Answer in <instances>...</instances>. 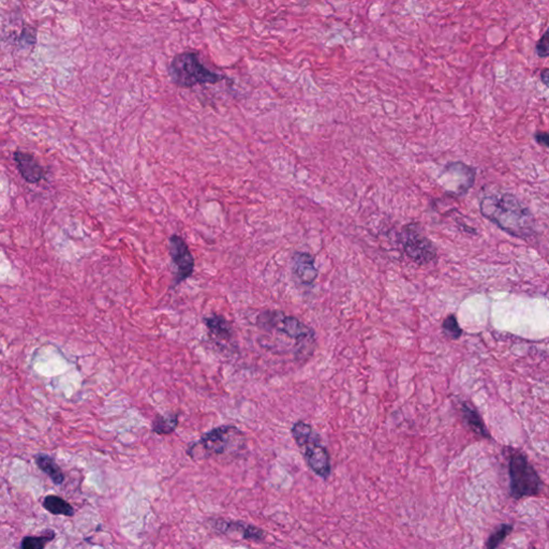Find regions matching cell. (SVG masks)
I'll return each instance as SVG.
<instances>
[{
  "instance_id": "1",
  "label": "cell",
  "mask_w": 549,
  "mask_h": 549,
  "mask_svg": "<svg viewBox=\"0 0 549 549\" xmlns=\"http://www.w3.org/2000/svg\"><path fill=\"white\" fill-rule=\"evenodd\" d=\"M484 218L511 236L527 239L536 234V218L528 206L511 192L484 195L480 201Z\"/></svg>"
},
{
  "instance_id": "2",
  "label": "cell",
  "mask_w": 549,
  "mask_h": 549,
  "mask_svg": "<svg viewBox=\"0 0 549 549\" xmlns=\"http://www.w3.org/2000/svg\"><path fill=\"white\" fill-rule=\"evenodd\" d=\"M169 76L174 85L191 88L205 84H217L226 76L205 67L197 52H181L176 54L168 68Z\"/></svg>"
},
{
  "instance_id": "3",
  "label": "cell",
  "mask_w": 549,
  "mask_h": 549,
  "mask_svg": "<svg viewBox=\"0 0 549 549\" xmlns=\"http://www.w3.org/2000/svg\"><path fill=\"white\" fill-rule=\"evenodd\" d=\"M509 493L515 500L538 496L542 490L540 476L521 452L513 451L509 455Z\"/></svg>"
},
{
  "instance_id": "4",
  "label": "cell",
  "mask_w": 549,
  "mask_h": 549,
  "mask_svg": "<svg viewBox=\"0 0 549 549\" xmlns=\"http://www.w3.org/2000/svg\"><path fill=\"white\" fill-rule=\"evenodd\" d=\"M257 325L265 332L282 334L298 344L309 346L315 340L313 328L284 311L266 310L258 315Z\"/></svg>"
},
{
  "instance_id": "5",
  "label": "cell",
  "mask_w": 549,
  "mask_h": 549,
  "mask_svg": "<svg viewBox=\"0 0 549 549\" xmlns=\"http://www.w3.org/2000/svg\"><path fill=\"white\" fill-rule=\"evenodd\" d=\"M243 440V435L237 427L232 425H224L216 427L202 435L198 442L188 449V455L195 457L199 452L204 457L214 455H224L232 447H236L239 441Z\"/></svg>"
},
{
  "instance_id": "6",
  "label": "cell",
  "mask_w": 549,
  "mask_h": 549,
  "mask_svg": "<svg viewBox=\"0 0 549 549\" xmlns=\"http://www.w3.org/2000/svg\"><path fill=\"white\" fill-rule=\"evenodd\" d=\"M399 239L406 255L416 263L424 265L437 259V247L425 234L420 224H406L400 232Z\"/></svg>"
},
{
  "instance_id": "7",
  "label": "cell",
  "mask_w": 549,
  "mask_h": 549,
  "mask_svg": "<svg viewBox=\"0 0 549 549\" xmlns=\"http://www.w3.org/2000/svg\"><path fill=\"white\" fill-rule=\"evenodd\" d=\"M476 179V169L462 161H451L443 167L438 181L447 195L454 198L466 197Z\"/></svg>"
},
{
  "instance_id": "8",
  "label": "cell",
  "mask_w": 549,
  "mask_h": 549,
  "mask_svg": "<svg viewBox=\"0 0 549 549\" xmlns=\"http://www.w3.org/2000/svg\"><path fill=\"white\" fill-rule=\"evenodd\" d=\"M168 251L171 260L175 266L174 284L173 286H179L191 277L195 272V258L192 255L187 243L183 237L173 234L168 241Z\"/></svg>"
},
{
  "instance_id": "9",
  "label": "cell",
  "mask_w": 549,
  "mask_h": 549,
  "mask_svg": "<svg viewBox=\"0 0 549 549\" xmlns=\"http://www.w3.org/2000/svg\"><path fill=\"white\" fill-rule=\"evenodd\" d=\"M301 449H304V458L309 468L320 478L327 480L331 476V457L327 449L319 442L317 435Z\"/></svg>"
},
{
  "instance_id": "10",
  "label": "cell",
  "mask_w": 549,
  "mask_h": 549,
  "mask_svg": "<svg viewBox=\"0 0 549 549\" xmlns=\"http://www.w3.org/2000/svg\"><path fill=\"white\" fill-rule=\"evenodd\" d=\"M13 159L20 176L30 183H38L45 179L44 168L41 166L34 155L23 150H16Z\"/></svg>"
},
{
  "instance_id": "11",
  "label": "cell",
  "mask_w": 549,
  "mask_h": 549,
  "mask_svg": "<svg viewBox=\"0 0 549 549\" xmlns=\"http://www.w3.org/2000/svg\"><path fill=\"white\" fill-rule=\"evenodd\" d=\"M212 526H214L215 529L218 530L222 533L239 534L243 540L262 541L266 536L265 531L260 528L248 525V524L241 523V521L218 519L212 523Z\"/></svg>"
},
{
  "instance_id": "12",
  "label": "cell",
  "mask_w": 549,
  "mask_h": 549,
  "mask_svg": "<svg viewBox=\"0 0 549 549\" xmlns=\"http://www.w3.org/2000/svg\"><path fill=\"white\" fill-rule=\"evenodd\" d=\"M293 272L299 282L306 286H310L318 278V270L315 267V258L308 253H295L292 258Z\"/></svg>"
},
{
  "instance_id": "13",
  "label": "cell",
  "mask_w": 549,
  "mask_h": 549,
  "mask_svg": "<svg viewBox=\"0 0 549 549\" xmlns=\"http://www.w3.org/2000/svg\"><path fill=\"white\" fill-rule=\"evenodd\" d=\"M206 327L212 337L222 342H229L232 339L233 328L230 322L222 315H212L204 319Z\"/></svg>"
},
{
  "instance_id": "14",
  "label": "cell",
  "mask_w": 549,
  "mask_h": 549,
  "mask_svg": "<svg viewBox=\"0 0 549 549\" xmlns=\"http://www.w3.org/2000/svg\"><path fill=\"white\" fill-rule=\"evenodd\" d=\"M35 461H36L39 469L43 473L47 474L54 484L61 485L65 482V474H64L63 470L57 464V462L55 461L54 457L44 453L37 454L35 456Z\"/></svg>"
},
{
  "instance_id": "15",
  "label": "cell",
  "mask_w": 549,
  "mask_h": 549,
  "mask_svg": "<svg viewBox=\"0 0 549 549\" xmlns=\"http://www.w3.org/2000/svg\"><path fill=\"white\" fill-rule=\"evenodd\" d=\"M461 412L464 422L474 433L480 435V437L485 438V439L490 438L488 429L485 426L484 421H483L478 411L471 404L464 402L461 404Z\"/></svg>"
},
{
  "instance_id": "16",
  "label": "cell",
  "mask_w": 549,
  "mask_h": 549,
  "mask_svg": "<svg viewBox=\"0 0 549 549\" xmlns=\"http://www.w3.org/2000/svg\"><path fill=\"white\" fill-rule=\"evenodd\" d=\"M42 507L52 515L72 517L76 514L73 507L68 501L56 495H47L42 501Z\"/></svg>"
},
{
  "instance_id": "17",
  "label": "cell",
  "mask_w": 549,
  "mask_h": 549,
  "mask_svg": "<svg viewBox=\"0 0 549 549\" xmlns=\"http://www.w3.org/2000/svg\"><path fill=\"white\" fill-rule=\"evenodd\" d=\"M179 426V416L177 414H169V416H157L152 423V430L157 435H171L176 430Z\"/></svg>"
},
{
  "instance_id": "18",
  "label": "cell",
  "mask_w": 549,
  "mask_h": 549,
  "mask_svg": "<svg viewBox=\"0 0 549 549\" xmlns=\"http://www.w3.org/2000/svg\"><path fill=\"white\" fill-rule=\"evenodd\" d=\"M291 433H292L295 442L301 449L304 447L315 435V433H313V427L307 424V423L303 422V421H298V422L293 425Z\"/></svg>"
},
{
  "instance_id": "19",
  "label": "cell",
  "mask_w": 549,
  "mask_h": 549,
  "mask_svg": "<svg viewBox=\"0 0 549 549\" xmlns=\"http://www.w3.org/2000/svg\"><path fill=\"white\" fill-rule=\"evenodd\" d=\"M55 536L54 530H47L40 536H24L20 542V549H45Z\"/></svg>"
},
{
  "instance_id": "20",
  "label": "cell",
  "mask_w": 549,
  "mask_h": 549,
  "mask_svg": "<svg viewBox=\"0 0 549 549\" xmlns=\"http://www.w3.org/2000/svg\"><path fill=\"white\" fill-rule=\"evenodd\" d=\"M513 528V525H509V524H503V525L499 526V527L489 536L486 545H485V549L498 548V547L502 544L503 541L512 533Z\"/></svg>"
},
{
  "instance_id": "21",
  "label": "cell",
  "mask_w": 549,
  "mask_h": 549,
  "mask_svg": "<svg viewBox=\"0 0 549 549\" xmlns=\"http://www.w3.org/2000/svg\"><path fill=\"white\" fill-rule=\"evenodd\" d=\"M442 330L447 338L458 339V338L461 337L462 330L455 315H450L445 318L442 323Z\"/></svg>"
},
{
  "instance_id": "22",
  "label": "cell",
  "mask_w": 549,
  "mask_h": 549,
  "mask_svg": "<svg viewBox=\"0 0 549 549\" xmlns=\"http://www.w3.org/2000/svg\"><path fill=\"white\" fill-rule=\"evenodd\" d=\"M536 55L540 59H547L549 55V32L545 30L544 34L542 35L536 45Z\"/></svg>"
},
{
  "instance_id": "23",
  "label": "cell",
  "mask_w": 549,
  "mask_h": 549,
  "mask_svg": "<svg viewBox=\"0 0 549 549\" xmlns=\"http://www.w3.org/2000/svg\"><path fill=\"white\" fill-rule=\"evenodd\" d=\"M534 140L538 145L543 146V147L547 148L549 146L548 140L549 134L546 131H538L534 133Z\"/></svg>"
},
{
  "instance_id": "24",
  "label": "cell",
  "mask_w": 549,
  "mask_h": 549,
  "mask_svg": "<svg viewBox=\"0 0 549 549\" xmlns=\"http://www.w3.org/2000/svg\"><path fill=\"white\" fill-rule=\"evenodd\" d=\"M548 78H549V70L548 68H544V69L541 71V80H542L543 84H544L545 86H548Z\"/></svg>"
},
{
  "instance_id": "25",
  "label": "cell",
  "mask_w": 549,
  "mask_h": 549,
  "mask_svg": "<svg viewBox=\"0 0 549 549\" xmlns=\"http://www.w3.org/2000/svg\"><path fill=\"white\" fill-rule=\"evenodd\" d=\"M529 549H538V548H536V547H534V546H530Z\"/></svg>"
}]
</instances>
